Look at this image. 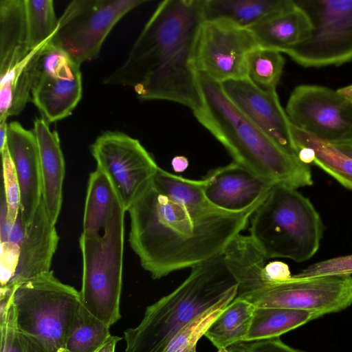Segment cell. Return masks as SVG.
<instances>
[{
  "instance_id": "cell-1",
  "label": "cell",
  "mask_w": 352,
  "mask_h": 352,
  "mask_svg": "<svg viewBox=\"0 0 352 352\" xmlns=\"http://www.w3.org/2000/svg\"><path fill=\"white\" fill-rule=\"evenodd\" d=\"M256 208L230 212L192 207L168 198L152 183L127 211L129 241L142 267L159 279L223 254Z\"/></svg>"
},
{
  "instance_id": "cell-2",
  "label": "cell",
  "mask_w": 352,
  "mask_h": 352,
  "mask_svg": "<svg viewBox=\"0 0 352 352\" xmlns=\"http://www.w3.org/2000/svg\"><path fill=\"white\" fill-rule=\"evenodd\" d=\"M204 21L203 0L161 2L126 59L103 82L131 87L142 100H168L197 110L201 96L193 57Z\"/></svg>"
},
{
  "instance_id": "cell-3",
  "label": "cell",
  "mask_w": 352,
  "mask_h": 352,
  "mask_svg": "<svg viewBox=\"0 0 352 352\" xmlns=\"http://www.w3.org/2000/svg\"><path fill=\"white\" fill-rule=\"evenodd\" d=\"M201 105L197 120L219 141L234 162L271 183L294 188L311 186L309 165L287 153L230 101L221 84L197 73Z\"/></svg>"
},
{
  "instance_id": "cell-4",
  "label": "cell",
  "mask_w": 352,
  "mask_h": 352,
  "mask_svg": "<svg viewBox=\"0 0 352 352\" xmlns=\"http://www.w3.org/2000/svg\"><path fill=\"white\" fill-rule=\"evenodd\" d=\"M236 291L223 254L192 267L175 289L146 307L136 327L124 331V352H163L184 327Z\"/></svg>"
},
{
  "instance_id": "cell-5",
  "label": "cell",
  "mask_w": 352,
  "mask_h": 352,
  "mask_svg": "<svg viewBox=\"0 0 352 352\" xmlns=\"http://www.w3.org/2000/svg\"><path fill=\"white\" fill-rule=\"evenodd\" d=\"M250 236L265 258L295 262L318 250L324 227L309 199L296 188L274 184L250 217Z\"/></svg>"
},
{
  "instance_id": "cell-6",
  "label": "cell",
  "mask_w": 352,
  "mask_h": 352,
  "mask_svg": "<svg viewBox=\"0 0 352 352\" xmlns=\"http://www.w3.org/2000/svg\"><path fill=\"white\" fill-rule=\"evenodd\" d=\"M265 258L244 260L235 270L236 297L256 307H281L318 312L322 316L352 305V276L332 275L271 281L263 275Z\"/></svg>"
},
{
  "instance_id": "cell-7",
  "label": "cell",
  "mask_w": 352,
  "mask_h": 352,
  "mask_svg": "<svg viewBox=\"0 0 352 352\" xmlns=\"http://www.w3.org/2000/svg\"><path fill=\"white\" fill-rule=\"evenodd\" d=\"M125 212L119 202L100 234L89 237L81 234L79 238L82 259L80 302L109 327L121 318Z\"/></svg>"
},
{
  "instance_id": "cell-8",
  "label": "cell",
  "mask_w": 352,
  "mask_h": 352,
  "mask_svg": "<svg viewBox=\"0 0 352 352\" xmlns=\"http://www.w3.org/2000/svg\"><path fill=\"white\" fill-rule=\"evenodd\" d=\"M80 304V292L50 271L14 288L13 322L19 331L40 340L49 352H67V337Z\"/></svg>"
},
{
  "instance_id": "cell-9",
  "label": "cell",
  "mask_w": 352,
  "mask_h": 352,
  "mask_svg": "<svg viewBox=\"0 0 352 352\" xmlns=\"http://www.w3.org/2000/svg\"><path fill=\"white\" fill-rule=\"evenodd\" d=\"M309 19L304 42L285 53L305 67L340 65L352 60V0H294Z\"/></svg>"
},
{
  "instance_id": "cell-10",
  "label": "cell",
  "mask_w": 352,
  "mask_h": 352,
  "mask_svg": "<svg viewBox=\"0 0 352 352\" xmlns=\"http://www.w3.org/2000/svg\"><path fill=\"white\" fill-rule=\"evenodd\" d=\"M146 0H74L58 19L50 41L77 63L97 58L107 36L128 12Z\"/></svg>"
},
{
  "instance_id": "cell-11",
  "label": "cell",
  "mask_w": 352,
  "mask_h": 352,
  "mask_svg": "<svg viewBox=\"0 0 352 352\" xmlns=\"http://www.w3.org/2000/svg\"><path fill=\"white\" fill-rule=\"evenodd\" d=\"M90 150L128 211L151 185L160 166L138 140L119 131L101 133Z\"/></svg>"
},
{
  "instance_id": "cell-12",
  "label": "cell",
  "mask_w": 352,
  "mask_h": 352,
  "mask_svg": "<svg viewBox=\"0 0 352 352\" xmlns=\"http://www.w3.org/2000/svg\"><path fill=\"white\" fill-rule=\"evenodd\" d=\"M50 40L37 58L31 100L51 123L72 114L82 98V82L80 65Z\"/></svg>"
},
{
  "instance_id": "cell-13",
  "label": "cell",
  "mask_w": 352,
  "mask_h": 352,
  "mask_svg": "<svg viewBox=\"0 0 352 352\" xmlns=\"http://www.w3.org/2000/svg\"><path fill=\"white\" fill-rule=\"evenodd\" d=\"M258 47L248 28L223 20L204 21L196 42L194 69L220 83L248 78V56Z\"/></svg>"
},
{
  "instance_id": "cell-14",
  "label": "cell",
  "mask_w": 352,
  "mask_h": 352,
  "mask_svg": "<svg viewBox=\"0 0 352 352\" xmlns=\"http://www.w3.org/2000/svg\"><path fill=\"white\" fill-rule=\"evenodd\" d=\"M286 113L298 129L329 144L352 141V100L338 90L301 85L291 93Z\"/></svg>"
},
{
  "instance_id": "cell-15",
  "label": "cell",
  "mask_w": 352,
  "mask_h": 352,
  "mask_svg": "<svg viewBox=\"0 0 352 352\" xmlns=\"http://www.w3.org/2000/svg\"><path fill=\"white\" fill-rule=\"evenodd\" d=\"M235 107L287 153L298 157L292 135V124L276 89L263 90L249 79L221 83Z\"/></svg>"
},
{
  "instance_id": "cell-16",
  "label": "cell",
  "mask_w": 352,
  "mask_h": 352,
  "mask_svg": "<svg viewBox=\"0 0 352 352\" xmlns=\"http://www.w3.org/2000/svg\"><path fill=\"white\" fill-rule=\"evenodd\" d=\"M202 179L208 202L230 212L258 208L274 185L234 162L210 170Z\"/></svg>"
},
{
  "instance_id": "cell-17",
  "label": "cell",
  "mask_w": 352,
  "mask_h": 352,
  "mask_svg": "<svg viewBox=\"0 0 352 352\" xmlns=\"http://www.w3.org/2000/svg\"><path fill=\"white\" fill-rule=\"evenodd\" d=\"M6 146L13 162L21 193L20 213L26 227L42 199V177L38 145L32 131L20 123L8 124Z\"/></svg>"
},
{
  "instance_id": "cell-18",
  "label": "cell",
  "mask_w": 352,
  "mask_h": 352,
  "mask_svg": "<svg viewBox=\"0 0 352 352\" xmlns=\"http://www.w3.org/2000/svg\"><path fill=\"white\" fill-rule=\"evenodd\" d=\"M58 241L55 224L41 199L31 222L25 227L17 266L12 280L5 287L14 289L21 283L51 271Z\"/></svg>"
},
{
  "instance_id": "cell-19",
  "label": "cell",
  "mask_w": 352,
  "mask_h": 352,
  "mask_svg": "<svg viewBox=\"0 0 352 352\" xmlns=\"http://www.w3.org/2000/svg\"><path fill=\"white\" fill-rule=\"evenodd\" d=\"M38 145L41 177L42 200L54 224L59 217L63 202L65 165L58 134L52 131L44 118H36L32 130Z\"/></svg>"
},
{
  "instance_id": "cell-20",
  "label": "cell",
  "mask_w": 352,
  "mask_h": 352,
  "mask_svg": "<svg viewBox=\"0 0 352 352\" xmlns=\"http://www.w3.org/2000/svg\"><path fill=\"white\" fill-rule=\"evenodd\" d=\"M248 29L261 47L285 53L309 37L311 25L306 13L295 3L268 15Z\"/></svg>"
},
{
  "instance_id": "cell-21",
  "label": "cell",
  "mask_w": 352,
  "mask_h": 352,
  "mask_svg": "<svg viewBox=\"0 0 352 352\" xmlns=\"http://www.w3.org/2000/svg\"><path fill=\"white\" fill-rule=\"evenodd\" d=\"M31 52L28 45L25 0H1L0 74Z\"/></svg>"
},
{
  "instance_id": "cell-22",
  "label": "cell",
  "mask_w": 352,
  "mask_h": 352,
  "mask_svg": "<svg viewBox=\"0 0 352 352\" xmlns=\"http://www.w3.org/2000/svg\"><path fill=\"white\" fill-rule=\"evenodd\" d=\"M294 6V0H203V12L204 21L223 20L249 28L268 15Z\"/></svg>"
},
{
  "instance_id": "cell-23",
  "label": "cell",
  "mask_w": 352,
  "mask_h": 352,
  "mask_svg": "<svg viewBox=\"0 0 352 352\" xmlns=\"http://www.w3.org/2000/svg\"><path fill=\"white\" fill-rule=\"evenodd\" d=\"M43 45L0 74V120L19 114L31 99L35 67Z\"/></svg>"
},
{
  "instance_id": "cell-24",
  "label": "cell",
  "mask_w": 352,
  "mask_h": 352,
  "mask_svg": "<svg viewBox=\"0 0 352 352\" xmlns=\"http://www.w3.org/2000/svg\"><path fill=\"white\" fill-rule=\"evenodd\" d=\"M119 202V197L111 181L96 168L89 177L81 234L89 237L100 234Z\"/></svg>"
},
{
  "instance_id": "cell-25",
  "label": "cell",
  "mask_w": 352,
  "mask_h": 352,
  "mask_svg": "<svg viewBox=\"0 0 352 352\" xmlns=\"http://www.w3.org/2000/svg\"><path fill=\"white\" fill-rule=\"evenodd\" d=\"M256 307L236 297L209 326L204 336L217 349L245 341Z\"/></svg>"
},
{
  "instance_id": "cell-26",
  "label": "cell",
  "mask_w": 352,
  "mask_h": 352,
  "mask_svg": "<svg viewBox=\"0 0 352 352\" xmlns=\"http://www.w3.org/2000/svg\"><path fill=\"white\" fill-rule=\"evenodd\" d=\"M321 316L322 314L310 311L256 307L245 341L278 338Z\"/></svg>"
},
{
  "instance_id": "cell-27",
  "label": "cell",
  "mask_w": 352,
  "mask_h": 352,
  "mask_svg": "<svg viewBox=\"0 0 352 352\" xmlns=\"http://www.w3.org/2000/svg\"><path fill=\"white\" fill-rule=\"evenodd\" d=\"M292 135L298 149L308 148L312 163L333 177L345 188L352 190V159L332 144L298 129L292 124Z\"/></svg>"
},
{
  "instance_id": "cell-28",
  "label": "cell",
  "mask_w": 352,
  "mask_h": 352,
  "mask_svg": "<svg viewBox=\"0 0 352 352\" xmlns=\"http://www.w3.org/2000/svg\"><path fill=\"white\" fill-rule=\"evenodd\" d=\"M111 336L110 327L80 302L69 332L66 351L95 352Z\"/></svg>"
},
{
  "instance_id": "cell-29",
  "label": "cell",
  "mask_w": 352,
  "mask_h": 352,
  "mask_svg": "<svg viewBox=\"0 0 352 352\" xmlns=\"http://www.w3.org/2000/svg\"><path fill=\"white\" fill-rule=\"evenodd\" d=\"M153 183L160 192L173 201L196 208H216L205 197L203 179H187L159 167Z\"/></svg>"
},
{
  "instance_id": "cell-30",
  "label": "cell",
  "mask_w": 352,
  "mask_h": 352,
  "mask_svg": "<svg viewBox=\"0 0 352 352\" xmlns=\"http://www.w3.org/2000/svg\"><path fill=\"white\" fill-rule=\"evenodd\" d=\"M280 52L258 47L247 58L248 79L263 90H274L285 65Z\"/></svg>"
},
{
  "instance_id": "cell-31",
  "label": "cell",
  "mask_w": 352,
  "mask_h": 352,
  "mask_svg": "<svg viewBox=\"0 0 352 352\" xmlns=\"http://www.w3.org/2000/svg\"><path fill=\"white\" fill-rule=\"evenodd\" d=\"M28 45L30 51L54 35L58 25L52 0H25Z\"/></svg>"
},
{
  "instance_id": "cell-32",
  "label": "cell",
  "mask_w": 352,
  "mask_h": 352,
  "mask_svg": "<svg viewBox=\"0 0 352 352\" xmlns=\"http://www.w3.org/2000/svg\"><path fill=\"white\" fill-rule=\"evenodd\" d=\"M237 293L236 291L227 295L188 323L170 340L163 352H197L199 339L204 336L209 326L236 298Z\"/></svg>"
},
{
  "instance_id": "cell-33",
  "label": "cell",
  "mask_w": 352,
  "mask_h": 352,
  "mask_svg": "<svg viewBox=\"0 0 352 352\" xmlns=\"http://www.w3.org/2000/svg\"><path fill=\"white\" fill-rule=\"evenodd\" d=\"M0 330L1 352H49L40 340L14 326L11 301L0 309Z\"/></svg>"
},
{
  "instance_id": "cell-34",
  "label": "cell",
  "mask_w": 352,
  "mask_h": 352,
  "mask_svg": "<svg viewBox=\"0 0 352 352\" xmlns=\"http://www.w3.org/2000/svg\"><path fill=\"white\" fill-rule=\"evenodd\" d=\"M25 234V226L19 212L12 223L7 236L1 237V287L12 280L18 263L20 248Z\"/></svg>"
},
{
  "instance_id": "cell-35",
  "label": "cell",
  "mask_w": 352,
  "mask_h": 352,
  "mask_svg": "<svg viewBox=\"0 0 352 352\" xmlns=\"http://www.w3.org/2000/svg\"><path fill=\"white\" fill-rule=\"evenodd\" d=\"M3 186L1 192L3 194L8 210V219L13 223L20 212L21 193L19 182L14 166L7 146L1 151Z\"/></svg>"
},
{
  "instance_id": "cell-36",
  "label": "cell",
  "mask_w": 352,
  "mask_h": 352,
  "mask_svg": "<svg viewBox=\"0 0 352 352\" xmlns=\"http://www.w3.org/2000/svg\"><path fill=\"white\" fill-rule=\"evenodd\" d=\"M352 274V254L316 263L293 275L296 278H310L332 275Z\"/></svg>"
},
{
  "instance_id": "cell-37",
  "label": "cell",
  "mask_w": 352,
  "mask_h": 352,
  "mask_svg": "<svg viewBox=\"0 0 352 352\" xmlns=\"http://www.w3.org/2000/svg\"><path fill=\"white\" fill-rule=\"evenodd\" d=\"M242 352H305L283 342L280 337L239 342Z\"/></svg>"
},
{
  "instance_id": "cell-38",
  "label": "cell",
  "mask_w": 352,
  "mask_h": 352,
  "mask_svg": "<svg viewBox=\"0 0 352 352\" xmlns=\"http://www.w3.org/2000/svg\"><path fill=\"white\" fill-rule=\"evenodd\" d=\"M263 275L271 281L284 280L292 276L288 265L281 261H273L265 265Z\"/></svg>"
},
{
  "instance_id": "cell-39",
  "label": "cell",
  "mask_w": 352,
  "mask_h": 352,
  "mask_svg": "<svg viewBox=\"0 0 352 352\" xmlns=\"http://www.w3.org/2000/svg\"><path fill=\"white\" fill-rule=\"evenodd\" d=\"M121 339L119 336H111L95 352H115L116 345Z\"/></svg>"
},
{
  "instance_id": "cell-40",
  "label": "cell",
  "mask_w": 352,
  "mask_h": 352,
  "mask_svg": "<svg viewBox=\"0 0 352 352\" xmlns=\"http://www.w3.org/2000/svg\"><path fill=\"white\" fill-rule=\"evenodd\" d=\"M188 159L182 155L174 157L171 162L172 167L176 173L184 171L188 168Z\"/></svg>"
},
{
  "instance_id": "cell-41",
  "label": "cell",
  "mask_w": 352,
  "mask_h": 352,
  "mask_svg": "<svg viewBox=\"0 0 352 352\" xmlns=\"http://www.w3.org/2000/svg\"><path fill=\"white\" fill-rule=\"evenodd\" d=\"M331 144H332L340 152L352 159V141L338 142Z\"/></svg>"
},
{
  "instance_id": "cell-42",
  "label": "cell",
  "mask_w": 352,
  "mask_h": 352,
  "mask_svg": "<svg viewBox=\"0 0 352 352\" xmlns=\"http://www.w3.org/2000/svg\"><path fill=\"white\" fill-rule=\"evenodd\" d=\"M8 128L7 120H0V151L6 146Z\"/></svg>"
},
{
  "instance_id": "cell-43",
  "label": "cell",
  "mask_w": 352,
  "mask_h": 352,
  "mask_svg": "<svg viewBox=\"0 0 352 352\" xmlns=\"http://www.w3.org/2000/svg\"><path fill=\"white\" fill-rule=\"evenodd\" d=\"M337 90L341 95L352 100V84Z\"/></svg>"
},
{
  "instance_id": "cell-44",
  "label": "cell",
  "mask_w": 352,
  "mask_h": 352,
  "mask_svg": "<svg viewBox=\"0 0 352 352\" xmlns=\"http://www.w3.org/2000/svg\"><path fill=\"white\" fill-rule=\"evenodd\" d=\"M217 352H242L239 342L226 348L219 349Z\"/></svg>"
}]
</instances>
